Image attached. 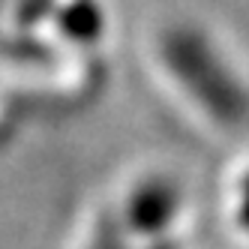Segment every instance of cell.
I'll return each instance as SVG.
<instances>
[{"label":"cell","mask_w":249,"mask_h":249,"mask_svg":"<svg viewBox=\"0 0 249 249\" xmlns=\"http://www.w3.org/2000/svg\"><path fill=\"white\" fill-rule=\"evenodd\" d=\"M162 57L180 87L198 102L207 117L225 126L249 123V87L204 33L192 27L171 30L162 42Z\"/></svg>","instance_id":"1"},{"label":"cell","mask_w":249,"mask_h":249,"mask_svg":"<svg viewBox=\"0 0 249 249\" xmlns=\"http://www.w3.org/2000/svg\"><path fill=\"white\" fill-rule=\"evenodd\" d=\"M177 210H180V198H177V189L171 183L144 180L132 192L129 207H126V219L135 231L156 237L174 222Z\"/></svg>","instance_id":"2"},{"label":"cell","mask_w":249,"mask_h":249,"mask_svg":"<svg viewBox=\"0 0 249 249\" xmlns=\"http://www.w3.org/2000/svg\"><path fill=\"white\" fill-rule=\"evenodd\" d=\"M234 216H237V225L249 234V171L240 177L237 183V198H234Z\"/></svg>","instance_id":"3"},{"label":"cell","mask_w":249,"mask_h":249,"mask_svg":"<svg viewBox=\"0 0 249 249\" xmlns=\"http://www.w3.org/2000/svg\"><path fill=\"white\" fill-rule=\"evenodd\" d=\"M93 249H123V246H120V240L111 234V231H102L99 240L93 243Z\"/></svg>","instance_id":"4"}]
</instances>
